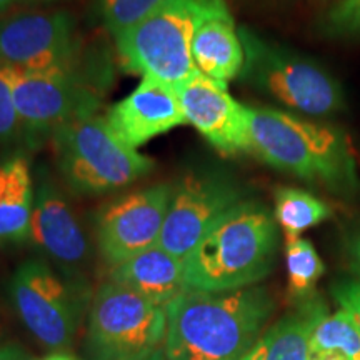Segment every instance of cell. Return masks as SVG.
Instances as JSON below:
<instances>
[{
    "instance_id": "obj_5",
    "label": "cell",
    "mask_w": 360,
    "mask_h": 360,
    "mask_svg": "<svg viewBox=\"0 0 360 360\" xmlns=\"http://www.w3.org/2000/svg\"><path fill=\"white\" fill-rule=\"evenodd\" d=\"M52 143L62 177L77 193L117 191L154 169V160L119 141L105 117L97 114L58 129Z\"/></svg>"
},
{
    "instance_id": "obj_8",
    "label": "cell",
    "mask_w": 360,
    "mask_h": 360,
    "mask_svg": "<svg viewBox=\"0 0 360 360\" xmlns=\"http://www.w3.org/2000/svg\"><path fill=\"white\" fill-rule=\"evenodd\" d=\"M101 87L82 65L47 72L13 69V101L22 134L35 143L52 139L74 120L96 115Z\"/></svg>"
},
{
    "instance_id": "obj_28",
    "label": "cell",
    "mask_w": 360,
    "mask_h": 360,
    "mask_svg": "<svg viewBox=\"0 0 360 360\" xmlns=\"http://www.w3.org/2000/svg\"><path fill=\"white\" fill-rule=\"evenodd\" d=\"M42 360H77V359L72 357L70 354H65V352H53L51 355H47V357H44Z\"/></svg>"
},
{
    "instance_id": "obj_10",
    "label": "cell",
    "mask_w": 360,
    "mask_h": 360,
    "mask_svg": "<svg viewBox=\"0 0 360 360\" xmlns=\"http://www.w3.org/2000/svg\"><path fill=\"white\" fill-rule=\"evenodd\" d=\"M244 191L220 170H191L174 186L159 245L186 259L214 224L240 204Z\"/></svg>"
},
{
    "instance_id": "obj_1",
    "label": "cell",
    "mask_w": 360,
    "mask_h": 360,
    "mask_svg": "<svg viewBox=\"0 0 360 360\" xmlns=\"http://www.w3.org/2000/svg\"><path fill=\"white\" fill-rule=\"evenodd\" d=\"M272 312L274 300L262 287L186 289L165 307L162 350L167 360H242Z\"/></svg>"
},
{
    "instance_id": "obj_24",
    "label": "cell",
    "mask_w": 360,
    "mask_h": 360,
    "mask_svg": "<svg viewBox=\"0 0 360 360\" xmlns=\"http://www.w3.org/2000/svg\"><path fill=\"white\" fill-rule=\"evenodd\" d=\"M322 32L330 39L360 40V2L340 0L321 20Z\"/></svg>"
},
{
    "instance_id": "obj_32",
    "label": "cell",
    "mask_w": 360,
    "mask_h": 360,
    "mask_svg": "<svg viewBox=\"0 0 360 360\" xmlns=\"http://www.w3.org/2000/svg\"><path fill=\"white\" fill-rule=\"evenodd\" d=\"M25 2H52V0H25Z\"/></svg>"
},
{
    "instance_id": "obj_2",
    "label": "cell",
    "mask_w": 360,
    "mask_h": 360,
    "mask_svg": "<svg viewBox=\"0 0 360 360\" xmlns=\"http://www.w3.org/2000/svg\"><path fill=\"white\" fill-rule=\"evenodd\" d=\"M250 152L270 167L340 197L360 192L347 134L272 107H247Z\"/></svg>"
},
{
    "instance_id": "obj_29",
    "label": "cell",
    "mask_w": 360,
    "mask_h": 360,
    "mask_svg": "<svg viewBox=\"0 0 360 360\" xmlns=\"http://www.w3.org/2000/svg\"><path fill=\"white\" fill-rule=\"evenodd\" d=\"M15 2H19V0H0V15L8 12V8H11Z\"/></svg>"
},
{
    "instance_id": "obj_4",
    "label": "cell",
    "mask_w": 360,
    "mask_h": 360,
    "mask_svg": "<svg viewBox=\"0 0 360 360\" xmlns=\"http://www.w3.org/2000/svg\"><path fill=\"white\" fill-rule=\"evenodd\" d=\"M238 35L245 56L240 77L250 87L297 114L328 117L344 110L340 84L317 62L269 42L247 27H240Z\"/></svg>"
},
{
    "instance_id": "obj_13",
    "label": "cell",
    "mask_w": 360,
    "mask_h": 360,
    "mask_svg": "<svg viewBox=\"0 0 360 360\" xmlns=\"http://www.w3.org/2000/svg\"><path fill=\"white\" fill-rule=\"evenodd\" d=\"M175 89L187 124L199 130L210 146L222 154L250 152L247 107L229 94L227 84L195 72Z\"/></svg>"
},
{
    "instance_id": "obj_11",
    "label": "cell",
    "mask_w": 360,
    "mask_h": 360,
    "mask_svg": "<svg viewBox=\"0 0 360 360\" xmlns=\"http://www.w3.org/2000/svg\"><path fill=\"white\" fill-rule=\"evenodd\" d=\"M8 292L20 321L44 347H69L77 328L74 290L51 265L25 260L12 276Z\"/></svg>"
},
{
    "instance_id": "obj_16",
    "label": "cell",
    "mask_w": 360,
    "mask_h": 360,
    "mask_svg": "<svg viewBox=\"0 0 360 360\" xmlns=\"http://www.w3.org/2000/svg\"><path fill=\"white\" fill-rule=\"evenodd\" d=\"M192 60L197 72L217 82L227 84L240 75L244 45L225 0H199Z\"/></svg>"
},
{
    "instance_id": "obj_23",
    "label": "cell",
    "mask_w": 360,
    "mask_h": 360,
    "mask_svg": "<svg viewBox=\"0 0 360 360\" xmlns=\"http://www.w3.org/2000/svg\"><path fill=\"white\" fill-rule=\"evenodd\" d=\"M164 0H97L98 12L109 32L119 35L137 24Z\"/></svg>"
},
{
    "instance_id": "obj_19",
    "label": "cell",
    "mask_w": 360,
    "mask_h": 360,
    "mask_svg": "<svg viewBox=\"0 0 360 360\" xmlns=\"http://www.w3.org/2000/svg\"><path fill=\"white\" fill-rule=\"evenodd\" d=\"M35 184L29 160L15 155L0 164V245L29 240Z\"/></svg>"
},
{
    "instance_id": "obj_3",
    "label": "cell",
    "mask_w": 360,
    "mask_h": 360,
    "mask_svg": "<svg viewBox=\"0 0 360 360\" xmlns=\"http://www.w3.org/2000/svg\"><path fill=\"white\" fill-rule=\"evenodd\" d=\"M277 244V222L267 205L242 200L182 260L186 289L225 292L252 287L272 270Z\"/></svg>"
},
{
    "instance_id": "obj_27",
    "label": "cell",
    "mask_w": 360,
    "mask_h": 360,
    "mask_svg": "<svg viewBox=\"0 0 360 360\" xmlns=\"http://www.w3.org/2000/svg\"><path fill=\"white\" fill-rule=\"evenodd\" d=\"M0 360H30V355L12 344H0Z\"/></svg>"
},
{
    "instance_id": "obj_20",
    "label": "cell",
    "mask_w": 360,
    "mask_h": 360,
    "mask_svg": "<svg viewBox=\"0 0 360 360\" xmlns=\"http://www.w3.org/2000/svg\"><path fill=\"white\" fill-rule=\"evenodd\" d=\"M330 207L312 193L295 187H278L276 191L274 217L285 237H299L307 229L330 219Z\"/></svg>"
},
{
    "instance_id": "obj_14",
    "label": "cell",
    "mask_w": 360,
    "mask_h": 360,
    "mask_svg": "<svg viewBox=\"0 0 360 360\" xmlns=\"http://www.w3.org/2000/svg\"><path fill=\"white\" fill-rule=\"evenodd\" d=\"M105 119L117 139L135 150L152 139L187 124L177 89L152 77H142V82L117 102Z\"/></svg>"
},
{
    "instance_id": "obj_26",
    "label": "cell",
    "mask_w": 360,
    "mask_h": 360,
    "mask_svg": "<svg viewBox=\"0 0 360 360\" xmlns=\"http://www.w3.org/2000/svg\"><path fill=\"white\" fill-rule=\"evenodd\" d=\"M332 295L340 305V309L354 319L360 330V277L335 283L332 287Z\"/></svg>"
},
{
    "instance_id": "obj_30",
    "label": "cell",
    "mask_w": 360,
    "mask_h": 360,
    "mask_svg": "<svg viewBox=\"0 0 360 360\" xmlns=\"http://www.w3.org/2000/svg\"><path fill=\"white\" fill-rule=\"evenodd\" d=\"M321 357V360H347L344 357L342 354H337V352H330V354H322L319 355Z\"/></svg>"
},
{
    "instance_id": "obj_17",
    "label": "cell",
    "mask_w": 360,
    "mask_h": 360,
    "mask_svg": "<svg viewBox=\"0 0 360 360\" xmlns=\"http://www.w3.org/2000/svg\"><path fill=\"white\" fill-rule=\"evenodd\" d=\"M110 281L129 287L160 307L186 290L184 262L160 245L134 255L110 270Z\"/></svg>"
},
{
    "instance_id": "obj_31",
    "label": "cell",
    "mask_w": 360,
    "mask_h": 360,
    "mask_svg": "<svg viewBox=\"0 0 360 360\" xmlns=\"http://www.w3.org/2000/svg\"><path fill=\"white\" fill-rule=\"evenodd\" d=\"M147 360H167V357H165V354H164V350H159V352H155L154 355H152V357H148Z\"/></svg>"
},
{
    "instance_id": "obj_9",
    "label": "cell",
    "mask_w": 360,
    "mask_h": 360,
    "mask_svg": "<svg viewBox=\"0 0 360 360\" xmlns=\"http://www.w3.org/2000/svg\"><path fill=\"white\" fill-rule=\"evenodd\" d=\"M75 22L67 12L19 8L0 15V64L29 72L80 65Z\"/></svg>"
},
{
    "instance_id": "obj_21",
    "label": "cell",
    "mask_w": 360,
    "mask_h": 360,
    "mask_svg": "<svg viewBox=\"0 0 360 360\" xmlns=\"http://www.w3.org/2000/svg\"><path fill=\"white\" fill-rule=\"evenodd\" d=\"M310 350L312 355L337 352L347 360H360V330L357 323L342 309L332 315L326 312L314 328Z\"/></svg>"
},
{
    "instance_id": "obj_25",
    "label": "cell",
    "mask_w": 360,
    "mask_h": 360,
    "mask_svg": "<svg viewBox=\"0 0 360 360\" xmlns=\"http://www.w3.org/2000/svg\"><path fill=\"white\" fill-rule=\"evenodd\" d=\"M22 134L13 101V69L0 64V142L7 143Z\"/></svg>"
},
{
    "instance_id": "obj_33",
    "label": "cell",
    "mask_w": 360,
    "mask_h": 360,
    "mask_svg": "<svg viewBox=\"0 0 360 360\" xmlns=\"http://www.w3.org/2000/svg\"><path fill=\"white\" fill-rule=\"evenodd\" d=\"M349 2H360V0H349Z\"/></svg>"
},
{
    "instance_id": "obj_12",
    "label": "cell",
    "mask_w": 360,
    "mask_h": 360,
    "mask_svg": "<svg viewBox=\"0 0 360 360\" xmlns=\"http://www.w3.org/2000/svg\"><path fill=\"white\" fill-rule=\"evenodd\" d=\"M174 186H157L130 192L112 200L97 217V244L112 267L159 245Z\"/></svg>"
},
{
    "instance_id": "obj_15",
    "label": "cell",
    "mask_w": 360,
    "mask_h": 360,
    "mask_svg": "<svg viewBox=\"0 0 360 360\" xmlns=\"http://www.w3.org/2000/svg\"><path fill=\"white\" fill-rule=\"evenodd\" d=\"M29 240L49 259L67 270H77L89 259V242L79 219L51 177L35 186Z\"/></svg>"
},
{
    "instance_id": "obj_7",
    "label": "cell",
    "mask_w": 360,
    "mask_h": 360,
    "mask_svg": "<svg viewBox=\"0 0 360 360\" xmlns=\"http://www.w3.org/2000/svg\"><path fill=\"white\" fill-rule=\"evenodd\" d=\"M165 328V307L129 287L105 282L90 309V360H147L164 345Z\"/></svg>"
},
{
    "instance_id": "obj_18",
    "label": "cell",
    "mask_w": 360,
    "mask_h": 360,
    "mask_svg": "<svg viewBox=\"0 0 360 360\" xmlns=\"http://www.w3.org/2000/svg\"><path fill=\"white\" fill-rule=\"evenodd\" d=\"M327 312L319 299H309L294 312L274 323L242 360H310V339L317 322Z\"/></svg>"
},
{
    "instance_id": "obj_6",
    "label": "cell",
    "mask_w": 360,
    "mask_h": 360,
    "mask_svg": "<svg viewBox=\"0 0 360 360\" xmlns=\"http://www.w3.org/2000/svg\"><path fill=\"white\" fill-rule=\"evenodd\" d=\"M199 0H164L143 19L115 35L117 52L129 72L174 85L195 74L192 39Z\"/></svg>"
},
{
    "instance_id": "obj_34",
    "label": "cell",
    "mask_w": 360,
    "mask_h": 360,
    "mask_svg": "<svg viewBox=\"0 0 360 360\" xmlns=\"http://www.w3.org/2000/svg\"><path fill=\"white\" fill-rule=\"evenodd\" d=\"M337 2H340V0H335V4H337Z\"/></svg>"
},
{
    "instance_id": "obj_22",
    "label": "cell",
    "mask_w": 360,
    "mask_h": 360,
    "mask_svg": "<svg viewBox=\"0 0 360 360\" xmlns=\"http://www.w3.org/2000/svg\"><path fill=\"white\" fill-rule=\"evenodd\" d=\"M285 264L292 297H307L322 277L323 262L307 238L285 237Z\"/></svg>"
}]
</instances>
